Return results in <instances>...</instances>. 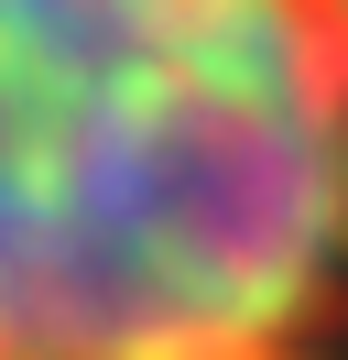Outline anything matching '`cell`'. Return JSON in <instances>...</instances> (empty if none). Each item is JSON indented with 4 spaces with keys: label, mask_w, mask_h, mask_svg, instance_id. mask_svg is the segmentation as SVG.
<instances>
[{
    "label": "cell",
    "mask_w": 348,
    "mask_h": 360,
    "mask_svg": "<svg viewBox=\"0 0 348 360\" xmlns=\"http://www.w3.org/2000/svg\"><path fill=\"white\" fill-rule=\"evenodd\" d=\"M348 295V77L304 0H0V360H294Z\"/></svg>",
    "instance_id": "obj_1"
},
{
    "label": "cell",
    "mask_w": 348,
    "mask_h": 360,
    "mask_svg": "<svg viewBox=\"0 0 348 360\" xmlns=\"http://www.w3.org/2000/svg\"><path fill=\"white\" fill-rule=\"evenodd\" d=\"M316 11V33H326V55H337V77H348V0H304Z\"/></svg>",
    "instance_id": "obj_2"
}]
</instances>
